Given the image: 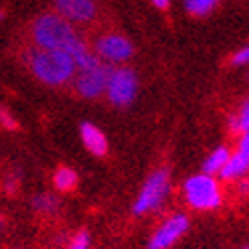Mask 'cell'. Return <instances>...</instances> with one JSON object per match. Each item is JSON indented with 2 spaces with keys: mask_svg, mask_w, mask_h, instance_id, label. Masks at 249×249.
Returning a JSON list of instances; mask_svg holds the SVG:
<instances>
[{
  "mask_svg": "<svg viewBox=\"0 0 249 249\" xmlns=\"http://www.w3.org/2000/svg\"><path fill=\"white\" fill-rule=\"evenodd\" d=\"M152 4L158 8V10H166L170 6V0H152Z\"/></svg>",
  "mask_w": 249,
  "mask_h": 249,
  "instance_id": "obj_22",
  "label": "cell"
},
{
  "mask_svg": "<svg viewBox=\"0 0 249 249\" xmlns=\"http://www.w3.org/2000/svg\"><path fill=\"white\" fill-rule=\"evenodd\" d=\"M55 12L71 24H85L97 17V4L93 0H55Z\"/></svg>",
  "mask_w": 249,
  "mask_h": 249,
  "instance_id": "obj_9",
  "label": "cell"
},
{
  "mask_svg": "<svg viewBox=\"0 0 249 249\" xmlns=\"http://www.w3.org/2000/svg\"><path fill=\"white\" fill-rule=\"evenodd\" d=\"M231 65H235V67H239V65H249V45L241 47L239 51L231 57Z\"/></svg>",
  "mask_w": 249,
  "mask_h": 249,
  "instance_id": "obj_17",
  "label": "cell"
},
{
  "mask_svg": "<svg viewBox=\"0 0 249 249\" xmlns=\"http://www.w3.org/2000/svg\"><path fill=\"white\" fill-rule=\"evenodd\" d=\"M217 4H219V0H184L186 12L193 17H198V18L211 15Z\"/></svg>",
  "mask_w": 249,
  "mask_h": 249,
  "instance_id": "obj_15",
  "label": "cell"
},
{
  "mask_svg": "<svg viewBox=\"0 0 249 249\" xmlns=\"http://www.w3.org/2000/svg\"><path fill=\"white\" fill-rule=\"evenodd\" d=\"M53 182H55V189L61 191V193H67V191H73L77 184V174L73 168H67V166H61L55 174H53Z\"/></svg>",
  "mask_w": 249,
  "mask_h": 249,
  "instance_id": "obj_14",
  "label": "cell"
},
{
  "mask_svg": "<svg viewBox=\"0 0 249 249\" xmlns=\"http://www.w3.org/2000/svg\"><path fill=\"white\" fill-rule=\"evenodd\" d=\"M235 150H241L245 154H249V132H243L237 140V146H235Z\"/></svg>",
  "mask_w": 249,
  "mask_h": 249,
  "instance_id": "obj_21",
  "label": "cell"
},
{
  "mask_svg": "<svg viewBox=\"0 0 249 249\" xmlns=\"http://www.w3.org/2000/svg\"><path fill=\"white\" fill-rule=\"evenodd\" d=\"M81 142L87 150L95 156H106V152H107V140H106L104 132L89 122L81 124Z\"/></svg>",
  "mask_w": 249,
  "mask_h": 249,
  "instance_id": "obj_11",
  "label": "cell"
},
{
  "mask_svg": "<svg viewBox=\"0 0 249 249\" xmlns=\"http://www.w3.org/2000/svg\"><path fill=\"white\" fill-rule=\"evenodd\" d=\"M2 225H4V219H2V215H0V229H2Z\"/></svg>",
  "mask_w": 249,
  "mask_h": 249,
  "instance_id": "obj_23",
  "label": "cell"
},
{
  "mask_svg": "<svg viewBox=\"0 0 249 249\" xmlns=\"http://www.w3.org/2000/svg\"><path fill=\"white\" fill-rule=\"evenodd\" d=\"M229 156H231V150H229L227 146L215 148V150L205 158L203 172H205V174H213V177H215V174H219L223 168H225V164L229 162Z\"/></svg>",
  "mask_w": 249,
  "mask_h": 249,
  "instance_id": "obj_12",
  "label": "cell"
},
{
  "mask_svg": "<svg viewBox=\"0 0 249 249\" xmlns=\"http://www.w3.org/2000/svg\"><path fill=\"white\" fill-rule=\"evenodd\" d=\"M182 195L189 207L195 211H215L223 205V189L221 182L213 174H195L186 178L182 184Z\"/></svg>",
  "mask_w": 249,
  "mask_h": 249,
  "instance_id": "obj_3",
  "label": "cell"
},
{
  "mask_svg": "<svg viewBox=\"0 0 249 249\" xmlns=\"http://www.w3.org/2000/svg\"><path fill=\"white\" fill-rule=\"evenodd\" d=\"M189 217L184 213H174L166 221L160 223V227L148 241V249H170L182 235L189 231Z\"/></svg>",
  "mask_w": 249,
  "mask_h": 249,
  "instance_id": "obj_7",
  "label": "cell"
},
{
  "mask_svg": "<svg viewBox=\"0 0 249 249\" xmlns=\"http://www.w3.org/2000/svg\"><path fill=\"white\" fill-rule=\"evenodd\" d=\"M168 191H170V174L166 168H158L144 182L132 209L134 215H144V213H150V211H156L164 203Z\"/></svg>",
  "mask_w": 249,
  "mask_h": 249,
  "instance_id": "obj_4",
  "label": "cell"
},
{
  "mask_svg": "<svg viewBox=\"0 0 249 249\" xmlns=\"http://www.w3.org/2000/svg\"><path fill=\"white\" fill-rule=\"evenodd\" d=\"M0 17H2V15H0Z\"/></svg>",
  "mask_w": 249,
  "mask_h": 249,
  "instance_id": "obj_25",
  "label": "cell"
},
{
  "mask_svg": "<svg viewBox=\"0 0 249 249\" xmlns=\"http://www.w3.org/2000/svg\"><path fill=\"white\" fill-rule=\"evenodd\" d=\"M0 124H2L4 128H8V130H17V126H18V124L15 122V118H12L8 111L2 109V107H0Z\"/></svg>",
  "mask_w": 249,
  "mask_h": 249,
  "instance_id": "obj_20",
  "label": "cell"
},
{
  "mask_svg": "<svg viewBox=\"0 0 249 249\" xmlns=\"http://www.w3.org/2000/svg\"><path fill=\"white\" fill-rule=\"evenodd\" d=\"M243 249H249V245H245V247H243Z\"/></svg>",
  "mask_w": 249,
  "mask_h": 249,
  "instance_id": "obj_24",
  "label": "cell"
},
{
  "mask_svg": "<svg viewBox=\"0 0 249 249\" xmlns=\"http://www.w3.org/2000/svg\"><path fill=\"white\" fill-rule=\"evenodd\" d=\"M235 191H237V195L243 198L249 196V174H245V177L239 180H235Z\"/></svg>",
  "mask_w": 249,
  "mask_h": 249,
  "instance_id": "obj_19",
  "label": "cell"
},
{
  "mask_svg": "<svg viewBox=\"0 0 249 249\" xmlns=\"http://www.w3.org/2000/svg\"><path fill=\"white\" fill-rule=\"evenodd\" d=\"M33 207L39 211V213H43V215H51V213H55V211L59 209V201L53 195L43 193V195H36L33 198Z\"/></svg>",
  "mask_w": 249,
  "mask_h": 249,
  "instance_id": "obj_16",
  "label": "cell"
},
{
  "mask_svg": "<svg viewBox=\"0 0 249 249\" xmlns=\"http://www.w3.org/2000/svg\"><path fill=\"white\" fill-rule=\"evenodd\" d=\"M87 247H89V233L87 231H79L69 245V249H87Z\"/></svg>",
  "mask_w": 249,
  "mask_h": 249,
  "instance_id": "obj_18",
  "label": "cell"
},
{
  "mask_svg": "<svg viewBox=\"0 0 249 249\" xmlns=\"http://www.w3.org/2000/svg\"><path fill=\"white\" fill-rule=\"evenodd\" d=\"M111 69L114 67H109L106 63H99L93 69L79 71V75L75 77V91L81 97H87V99H95L102 93H106Z\"/></svg>",
  "mask_w": 249,
  "mask_h": 249,
  "instance_id": "obj_8",
  "label": "cell"
},
{
  "mask_svg": "<svg viewBox=\"0 0 249 249\" xmlns=\"http://www.w3.org/2000/svg\"><path fill=\"white\" fill-rule=\"evenodd\" d=\"M22 61L36 79L51 87L69 83L77 71V65L71 55L63 51H45V49H39L35 45L22 53Z\"/></svg>",
  "mask_w": 249,
  "mask_h": 249,
  "instance_id": "obj_2",
  "label": "cell"
},
{
  "mask_svg": "<svg viewBox=\"0 0 249 249\" xmlns=\"http://www.w3.org/2000/svg\"><path fill=\"white\" fill-rule=\"evenodd\" d=\"M31 39L35 47L45 49V51H63L71 55L77 65V71L93 69L102 63L99 57L85 45L75 27L63 17H59L57 12H45L33 20Z\"/></svg>",
  "mask_w": 249,
  "mask_h": 249,
  "instance_id": "obj_1",
  "label": "cell"
},
{
  "mask_svg": "<svg viewBox=\"0 0 249 249\" xmlns=\"http://www.w3.org/2000/svg\"><path fill=\"white\" fill-rule=\"evenodd\" d=\"M247 77H249V75H247Z\"/></svg>",
  "mask_w": 249,
  "mask_h": 249,
  "instance_id": "obj_26",
  "label": "cell"
},
{
  "mask_svg": "<svg viewBox=\"0 0 249 249\" xmlns=\"http://www.w3.org/2000/svg\"><path fill=\"white\" fill-rule=\"evenodd\" d=\"M245 174H249V154H245L241 150H233L231 156H229V162L219 172L221 180L235 182V180L243 178Z\"/></svg>",
  "mask_w": 249,
  "mask_h": 249,
  "instance_id": "obj_10",
  "label": "cell"
},
{
  "mask_svg": "<svg viewBox=\"0 0 249 249\" xmlns=\"http://www.w3.org/2000/svg\"><path fill=\"white\" fill-rule=\"evenodd\" d=\"M106 93L114 106L118 107L130 106L136 99V93H138V77H136V73L128 67L111 69Z\"/></svg>",
  "mask_w": 249,
  "mask_h": 249,
  "instance_id": "obj_5",
  "label": "cell"
},
{
  "mask_svg": "<svg viewBox=\"0 0 249 249\" xmlns=\"http://www.w3.org/2000/svg\"><path fill=\"white\" fill-rule=\"evenodd\" d=\"M93 53L99 57V61L107 63H124L134 55L132 43L120 33H107L102 35L93 45Z\"/></svg>",
  "mask_w": 249,
  "mask_h": 249,
  "instance_id": "obj_6",
  "label": "cell"
},
{
  "mask_svg": "<svg viewBox=\"0 0 249 249\" xmlns=\"http://www.w3.org/2000/svg\"><path fill=\"white\" fill-rule=\"evenodd\" d=\"M229 130L235 136H241L243 132H249V97L239 106V109L229 118Z\"/></svg>",
  "mask_w": 249,
  "mask_h": 249,
  "instance_id": "obj_13",
  "label": "cell"
}]
</instances>
